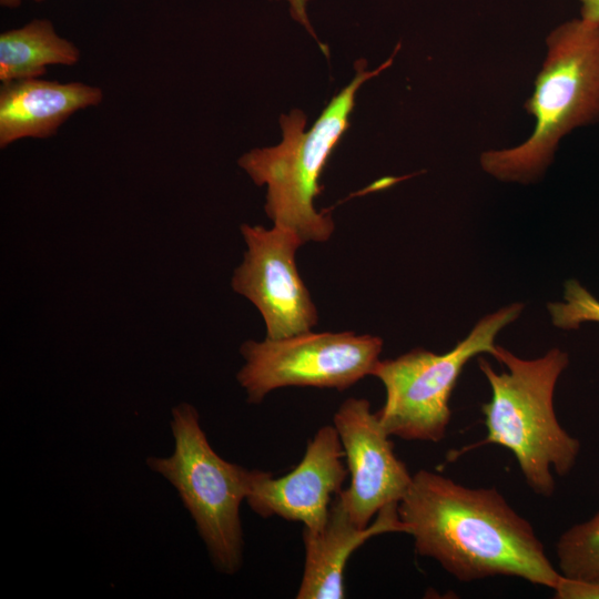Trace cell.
<instances>
[{
    "label": "cell",
    "mask_w": 599,
    "mask_h": 599,
    "mask_svg": "<svg viewBox=\"0 0 599 599\" xmlns=\"http://www.w3.org/2000/svg\"><path fill=\"white\" fill-rule=\"evenodd\" d=\"M397 510L415 551L459 581L505 576L554 590L561 577L532 525L496 488L420 469Z\"/></svg>",
    "instance_id": "cell-1"
},
{
    "label": "cell",
    "mask_w": 599,
    "mask_h": 599,
    "mask_svg": "<svg viewBox=\"0 0 599 599\" xmlns=\"http://www.w3.org/2000/svg\"><path fill=\"white\" fill-rule=\"evenodd\" d=\"M525 110L535 119L531 134L518 145L479 156L484 172L499 181H538L567 134L599 122V26L579 18L550 31Z\"/></svg>",
    "instance_id": "cell-2"
},
{
    "label": "cell",
    "mask_w": 599,
    "mask_h": 599,
    "mask_svg": "<svg viewBox=\"0 0 599 599\" xmlns=\"http://www.w3.org/2000/svg\"><path fill=\"white\" fill-rule=\"evenodd\" d=\"M494 357L507 370L497 373L485 358L478 359L491 389L490 400L481 406L487 436L461 451L489 444L508 449L529 488L549 498L556 487L552 471L567 475L580 451L579 440L560 425L554 408L555 387L569 355L554 347L525 359L498 346Z\"/></svg>",
    "instance_id": "cell-3"
},
{
    "label": "cell",
    "mask_w": 599,
    "mask_h": 599,
    "mask_svg": "<svg viewBox=\"0 0 599 599\" xmlns=\"http://www.w3.org/2000/svg\"><path fill=\"white\" fill-rule=\"evenodd\" d=\"M393 58L373 71H365V61L359 60L353 81L329 101L307 132L305 114L294 110L281 116L280 144L254 149L238 160L256 185H267L265 212L274 225L294 231L304 243L327 241L334 232L331 215L314 207L323 189L319 176L349 125L357 90L388 68Z\"/></svg>",
    "instance_id": "cell-4"
},
{
    "label": "cell",
    "mask_w": 599,
    "mask_h": 599,
    "mask_svg": "<svg viewBox=\"0 0 599 599\" xmlns=\"http://www.w3.org/2000/svg\"><path fill=\"white\" fill-rule=\"evenodd\" d=\"M170 427L172 454L149 457L146 465L177 491L214 568L234 575L243 561L240 506L248 494L252 470L223 459L212 448L193 405L174 406Z\"/></svg>",
    "instance_id": "cell-5"
},
{
    "label": "cell",
    "mask_w": 599,
    "mask_h": 599,
    "mask_svg": "<svg viewBox=\"0 0 599 599\" xmlns=\"http://www.w3.org/2000/svg\"><path fill=\"white\" fill-rule=\"evenodd\" d=\"M522 303H512L480 318L468 335L446 353L414 348L393 359L378 361L372 372L386 398L376 412L389 436L438 443L446 436L449 400L465 365L475 356L498 351V333L516 321Z\"/></svg>",
    "instance_id": "cell-6"
},
{
    "label": "cell",
    "mask_w": 599,
    "mask_h": 599,
    "mask_svg": "<svg viewBox=\"0 0 599 599\" xmlns=\"http://www.w3.org/2000/svg\"><path fill=\"white\" fill-rule=\"evenodd\" d=\"M383 339L354 332L312 331L240 347L244 364L236 374L251 404L286 386H312L343 392L372 372L379 361Z\"/></svg>",
    "instance_id": "cell-7"
},
{
    "label": "cell",
    "mask_w": 599,
    "mask_h": 599,
    "mask_svg": "<svg viewBox=\"0 0 599 599\" xmlns=\"http://www.w3.org/2000/svg\"><path fill=\"white\" fill-rule=\"evenodd\" d=\"M241 232L247 250L231 284L260 311L266 337L278 339L312 331L317 324V309L295 263L303 240L277 225L265 229L242 224Z\"/></svg>",
    "instance_id": "cell-8"
},
{
    "label": "cell",
    "mask_w": 599,
    "mask_h": 599,
    "mask_svg": "<svg viewBox=\"0 0 599 599\" xmlns=\"http://www.w3.org/2000/svg\"><path fill=\"white\" fill-rule=\"evenodd\" d=\"M351 484L337 499L352 521L365 528L383 508L398 504L408 490L413 475L396 456L389 435L365 398H347L335 412Z\"/></svg>",
    "instance_id": "cell-9"
},
{
    "label": "cell",
    "mask_w": 599,
    "mask_h": 599,
    "mask_svg": "<svg viewBox=\"0 0 599 599\" xmlns=\"http://www.w3.org/2000/svg\"><path fill=\"white\" fill-rule=\"evenodd\" d=\"M335 426L321 427L306 446L300 464L285 476L252 469L246 501L263 518L300 521L311 532L326 525L332 497L343 488L348 469Z\"/></svg>",
    "instance_id": "cell-10"
},
{
    "label": "cell",
    "mask_w": 599,
    "mask_h": 599,
    "mask_svg": "<svg viewBox=\"0 0 599 599\" xmlns=\"http://www.w3.org/2000/svg\"><path fill=\"white\" fill-rule=\"evenodd\" d=\"M397 505L386 506L369 526L361 528L352 521L335 496L324 528L318 532L303 529L305 562L296 598H344V570L351 555L376 535L405 532Z\"/></svg>",
    "instance_id": "cell-11"
},
{
    "label": "cell",
    "mask_w": 599,
    "mask_h": 599,
    "mask_svg": "<svg viewBox=\"0 0 599 599\" xmlns=\"http://www.w3.org/2000/svg\"><path fill=\"white\" fill-rule=\"evenodd\" d=\"M100 88L81 82L60 83L38 78L2 82L0 146L24 138L45 139L74 112L101 103Z\"/></svg>",
    "instance_id": "cell-12"
},
{
    "label": "cell",
    "mask_w": 599,
    "mask_h": 599,
    "mask_svg": "<svg viewBox=\"0 0 599 599\" xmlns=\"http://www.w3.org/2000/svg\"><path fill=\"white\" fill-rule=\"evenodd\" d=\"M79 49L57 34L49 20L35 19L0 34L1 82L39 78L50 64L73 65Z\"/></svg>",
    "instance_id": "cell-13"
},
{
    "label": "cell",
    "mask_w": 599,
    "mask_h": 599,
    "mask_svg": "<svg viewBox=\"0 0 599 599\" xmlns=\"http://www.w3.org/2000/svg\"><path fill=\"white\" fill-rule=\"evenodd\" d=\"M556 556L564 577H599V511L560 535L556 542Z\"/></svg>",
    "instance_id": "cell-14"
},
{
    "label": "cell",
    "mask_w": 599,
    "mask_h": 599,
    "mask_svg": "<svg viewBox=\"0 0 599 599\" xmlns=\"http://www.w3.org/2000/svg\"><path fill=\"white\" fill-rule=\"evenodd\" d=\"M564 300V302L548 304V311L556 327L572 329L583 322L599 323V301L578 281L566 282Z\"/></svg>",
    "instance_id": "cell-15"
},
{
    "label": "cell",
    "mask_w": 599,
    "mask_h": 599,
    "mask_svg": "<svg viewBox=\"0 0 599 599\" xmlns=\"http://www.w3.org/2000/svg\"><path fill=\"white\" fill-rule=\"evenodd\" d=\"M554 592L557 599H599V577L573 579L561 575Z\"/></svg>",
    "instance_id": "cell-16"
},
{
    "label": "cell",
    "mask_w": 599,
    "mask_h": 599,
    "mask_svg": "<svg viewBox=\"0 0 599 599\" xmlns=\"http://www.w3.org/2000/svg\"><path fill=\"white\" fill-rule=\"evenodd\" d=\"M286 1L290 2L291 13H292L293 18L296 21L301 22L308 30V32L314 38H316V35L313 32V29H312V27L309 24L307 13H306V10H305V4H306L307 0H286Z\"/></svg>",
    "instance_id": "cell-17"
},
{
    "label": "cell",
    "mask_w": 599,
    "mask_h": 599,
    "mask_svg": "<svg viewBox=\"0 0 599 599\" xmlns=\"http://www.w3.org/2000/svg\"><path fill=\"white\" fill-rule=\"evenodd\" d=\"M581 3V19L599 26V0H578Z\"/></svg>",
    "instance_id": "cell-18"
},
{
    "label": "cell",
    "mask_w": 599,
    "mask_h": 599,
    "mask_svg": "<svg viewBox=\"0 0 599 599\" xmlns=\"http://www.w3.org/2000/svg\"><path fill=\"white\" fill-rule=\"evenodd\" d=\"M34 1H42V0H34ZM21 2L22 0H0V4L6 8H16Z\"/></svg>",
    "instance_id": "cell-19"
}]
</instances>
